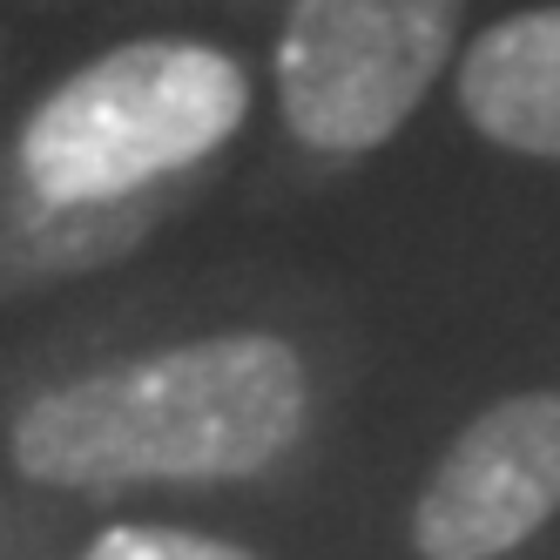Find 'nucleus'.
Here are the masks:
<instances>
[{
  "instance_id": "nucleus-4",
  "label": "nucleus",
  "mask_w": 560,
  "mask_h": 560,
  "mask_svg": "<svg viewBox=\"0 0 560 560\" xmlns=\"http://www.w3.org/2000/svg\"><path fill=\"white\" fill-rule=\"evenodd\" d=\"M560 513V392H513L479 412L412 500L425 560H500Z\"/></svg>"
},
{
  "instance_id": "nucleus-3",
  "label": "nucleus",
  "mask_w": 560,
  "mask_h": 560,
  "mask_svg": "<svg viewBox=\"0 0 560 560\" xmlns=\"http://www.w3.org/2000/svg\"><path fill=\"white\" fill-rule=\"evenodd\" d=\"M466 0H291L277 102L304 149L365 155L412 122L459 42Z\"/></svg>"
},
{
  "instance_id": "nucleus-6",
  "label": "nucleus",
  "mask_w": 560,
  "mask_h": 560,
  "mask_svg": "<svg viewBox=\"0 0 560 560\" xmlns=\"http://www.w3.org/2000/svg\"><path fill=\"white\" fill-rule=\"evenodd\" d=\"M82 560H257V553L217 534H183V527H108L89 540Z\"/></svg>"
},
{
  "instance_id": "nucleus-2",
  "label": "nucleus",
  "mask_w": 560,
  "mask_h": 560,
  "mask_svg": "<svg viewBox=\"0 0 560 560\" xmlns=\"http://www.w3.org/2000/svg\"><path fill=\"white\" fill-rule=\"evenodd\" d=\"M250 82L210 42H122L27 115L21 176L61 210L122 203L236 136Z\"/></svg>"
},
{
  "instance_id": "nucleus-1",
  "label": "nucleus",
  "mask_w": 560,
  "mask_h": 560,
  "mask_svg": "<svg viewBox=\"0 0 560 560\" xmlns=\"http://www.w3.org/2000/svg\"><path fill=\"white\" fill-rule=\"evenodd\" d=\"M304 419V358L270 331H223L42 392L14 419V466L68 493L250 479L291 453Z\"/></svg>"
},
{
  "instance_id": "nucleus-5",
  "label": "nucleus",
  "mask_w": 560,
  "mask_h": 560,
  "mask_svg": "<svg viewBox=\"0 0 560 560\" xmlns=\"http://www.w3.org/2000/svg\"><path fill=\"white\" fill-rule=\"evenodd\" d=\"M466 122L520 155L560 163V8L493 21L459 61Z\"/></svg>"
}]
</instances>
